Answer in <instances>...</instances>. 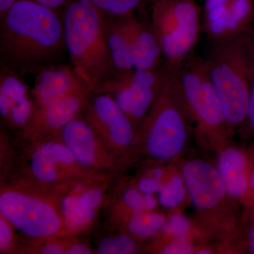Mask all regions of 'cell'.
<instances>
[{
	"instance_id": "cell-1",
	"label": "cell",
	"mask_w": 254,
	"mask_h": 254,
	"mask_svg": "<svg viewBox=\"0 0 254 254\" xmlns=\"http://www.w3.org/2000/svg\"><path fill=\"white\" fill-rule=\"evenodd\" d=\"M66 51L63 16L33 0H17L0 16V64L20 76L59 64Z\"/></svg>"
},
{
	"instance_id": "cell-2",
	"label": "cell",
	"mask_w": 254,
	"mask_h": 254,
	"mask_svg": "<svg viewBox=\"0 0 254 254\" xmlns=\"http://www.w3.org/2000/svg\"><path fill=\"white\" fill-rule=\"evenodd\" d=\"M66 51L92 93L117 76L104 16L89 0H69L63 9Z\"/></svg>"
},
{
	"instance_id": "cell-3",
	"label": "cell",
	"mask_w": 254,
	"mask_h": 254,
	"mask_svg": "<svg viewBox=\"0 0 254 254\" xmlns=\"http://www.w3.org/2000/svg\"><path fill=\"white\" fill-rule=\"evenodd\" d=\"M204 59L229 128L242 127L247 118L254 63L251 33L210 42Z\"/></svg>"
},
{
	"instance_id": "cell-4",
	"label": "cell",
	"mask_w": 254,
	"mask_h": 254,
	"mask_svg": "<svg viewBox=\"0 0 254 254\" xmlns=\"http://www.w3.org/2000/svg\"><path fill=\"white\" fill-rule=\"evenodd\" d=\"M143 124L146 148L156 160L175 158L183 149L191 119L178 72L164 83Z\"/></svg>"
},
{
	"instance_id": "cell-5",
	"label": "cell",
	"mask_w": 254,
	"mask_h": 254,
	"mask_svg": "<svg viewBox=\"0 0 254 254\" xmlns=\"http://www.w3.org/2000/svg\"><path fill=\"white\" fill-rule=\"evenodd\" d=\"M150 23L158 37L163 64L177 72L192 55L202 30L195 0H153Z\"/></svg>"
},
{
	"instance_id": "cell-6",
	"label": "cell",
	"mask_w": 254,
	"mask_h": 254,
	"mask_svg": "<svg viewBox=\"0 0 254 254\" xmlns=\"http://www.w3.org/2000/svg\"><path fill=\"white\" fill-rule=\"evenodd\" d=\"M178 75L190 117L200 131L220 135L230 130L204 58L192 55Z\"/></svg>"
},
{
	"instance_id": "cell-7",
	"label": "cell",
	"mask_w": 254,
	"mask_h": 254,
	"mask_svg": "<svg viewBox=\"0 0 254 254\" xmlns=\"http://www.w3.org/2000/svg\"><path fill=\"white\" fill-rule=\"evenodd\" d=\"M175 73L163 64L152 69L119 75L100 85L93 93L111 95L134 125L145 120L164 83Z\"/></svg>"
},
{
	"instance_id": "cell-8",
	"label": "cell",
	"mask_w": 254,
	"mask_h": 254,
	"mask_svg": "<svg viewBox=\"0 0 254 254\" xmlns=\"http://www.w3.org/2000/svg\"><path fill=\"white\" fill-rule=\"evenodd\" d=\"M0 211L18 230L35 238L54 236L63 227L62 215L53 205L16 190L1 193Z\"/></svg>"
},
{
	"instance_id": "cell-9",
	"label": "cell",
	"mask_w": 254,
	"mask_h": 254,
	"mask_svg": "<svg viewBox=\"0 0 254 254\" xmlns=\"http://www.w3.org/2000/svg\"><path fill=\"white\" fill-rule=\"evenodd\" d=\"M87 102L86 121L98 136L118 148L131 144L134 138V127L111 95L95 93Z\"/></svg>"
},
{
	"instance_id": "cell-10",
	"label": "cell",
	"mask_w": 254,
	"mask_h": 254,
	"mask_svg": "<svg viewBox=\"0 0 254 254\" xmlns=\"http://www.w3.org/2000/svg\"><path fill=\"white\" fill-rule=\"evenodd\" d=\"M181 175L190 200L197 208H215L227 194L218 170L207 162L190 160L182 167Z\"/></svg>"
},
{
	"instance_id": "cell-11",
	"label": "cell",
	"mask_w": 254,
	"mask_h": 254,
	"mask_svg": "<svg viewBox=\"0 0 254 254\" xmlns=\"http://www.w3.org/2000/svg\"><path fill=\"white\" fill-rule=\"evenodd\" d=\"M81 168L67 147L60 142L48 141L39 145L31 158L33 175L46 183L78 176Z\"/></svg>"
},
{
	"instance_id": "cell-12",
	"label": "cell",
	"mask_w": 254,
	"mask_h": 254,
	"mask_svg": "<svg viewBox=\"0 0 254 254\" xmlns=\"http://www.w3.org/2000/svg\"><path fill=\"white\" fill-rule=\"evenodd\" d=\"M83 92L92 93L72 66L59 64L45 68L36 74L32 95L38 107Z\"/></svg>"
},
{
	"instance_id": "cell-13",
	"label": "cell",
	"mask_w": 254,
	"mask_h": 254,
	"mask_svg": "<svg viewBox=\"0 0 254 254\" xmlns=\"http://www.w3.org/2000/svg\"><path fill=\"white\" fill-rule=\"evenodd\" d=\"M91 92L68 95L49 104L37 107L26 126L30 134L43 135L62 129L86 108Z\"/></svg>"
},
{
	"instance_id": "cell-14",
	"label": "cell",
	"mask_w": 254,
	"mask_h": 254,
	"mask_svg": "<svg viewBox=\"0 0 254 254\" xmlns=\"http://www.w3.org/2000/svg\"><path fill=\"white\" fill-rule=\"evenodd\" d=\"M61 135L63 143L82 167L95 168L107 163L100 137L86 120L73 119L61 130Z\"/></svg>"
},
{
	"instance_id": "cell-15",
	"label": "cell",
	"mask_w": 254,
	"mask_h": 254,
	"mask_svg": "<svg viewBox=\"0 0 254 254\" xmlns=\"http://www.w3.org/2000/svg\"><path fill=\"white\" fill-rule=\"evenodd\" d=\"M18 73L1 68L0 113L15 127H26L34 108L28 97V88Z\"/></svg>"
},
{
	"instance_id": "cell-16",
	"label": "cell",
	"mask_w": 254,
	"mask_h": 254,
	"mask_svg": "<svg viewBox=\"0 0 254 254\" xmlns=\"http://www.w3.org/2000/svg\"><path fill=\"white\" fill-rule=\"evenodd\" d=\"M130 46L134 71L152 69L163 64L161 46L150 23L128 16Z\"/></svg>"
},
{
	"instance_id": "cell-17",
	"label": "cell",
	"mask_w": 254,
	"mask_h": 254,
	"mask_svg": "<svg viewBox=\"0 0 254 254\" xmlns=\"http://www.w3.org/2000/svg\"><path fill=\"white\" fill-rule=\"evenodd\" d=\"M220 6V18L206 34L210 42L236 38L252 31L254 0H228Z\"/></svg>"
},
{
	"instance_id": "cell-18",
	"label": "cell",
	"mask_w": 254,
	"mask_h": 254,
	"mask_svg": "<svg viewBox=\"0 0 254 254\" xmlns=\"http://www.w3.org/2000/svg\"><path fill=\"white\" fill-rule=\"evenodd\" d=\"M103 190L99 187L73 191L60 202L62 218L66 226L78 230L91 222L103 200Z\"/></svg>"
},
{
	"instance_id": "cell-19",
	"label": "cell",
	"mask_w": 254,
	"mask_h": 254,
	"mask_svg": "<svg viewBox=\"0 0 254 254\" xmlns=\"http://www.w3.org/2000/svg\"><path fill=\"white\" fill-rule=\"evenodd\" d=\"M216 168L227 194L239 198L247 193L250 186L247 175L248 159L242 150L232 147L222 150L219 155Z\"/></svg>"
},
{
	"instance_id": "cell-20",
	"label": "cell",
	"mask_w": 254,
	"mask_h": 254,
	"mask_svg": "<svg viewBox=\"0 0 254 254\" xmlns=\"http://www.w3.org/2000/svg\"><path fill=\"white\" fill-rule=\"evenodd\" d=\"M166 218L161 214L136 212L128 222V229L132 235L140 238H148L162 230Z\"/></svg>"
},
{
	"instance_id": "cell-21",
	"label": "cell",
	"mask_w": 254,
	"mask_h": 254,
	"mask_svg": "<svg viewBox=\"0 0 254 254\" xmlns=\"http://www.w3.org/2000/svg\"><path fill=\"white\" fill-rule=\"evenodd\" d=\"M105 19L115 20L134 14L146 0H89Z\"/></svg>"
},
{
	"instance_id": "cell-22",
	"label": "cell",
	"mask_w": 254,
	"mask_h": 254,
	"mask_svg": "<svg viewBox=\"0 0 254 254\" xmlns=\"http://www.w3.org/2000/svg\"><path fill=\"white\" fill-rule=\"evenodd\" d=\"M158 200L164 208L171 209L179 206L186 198V185L182 175H175L163 184L158 192Z\"/></svg>"
},
{
	"instance_id": "cell-23",
	"label": "cell",
	"mask_w": 254,
	"mask_h": 254,
	"mask_svg": "<svg viewBox=\"0 0 254 254\" xmlns=\"http://www.w3.org/2000/svg\"><path fill=\"white\" fill-rule=\"evenodd\" d=\"M125 204L133 213L152 211L158 205V198L153 194L142 193L138 189L128 188L123 195Z\"/></svg>"
},
{
	"instance_id": "cell-24",
	"label": "cell",
	"mask_w": 254,
	"mask_h": 254,
	"mask_svg": "<svg viewBox=\"0 0 254 254\" xmlns=\"http://www.w3.org/2000/svg\"><path fill=\"white\" fill-rule=\"evenodd\" d=\"M137 247L134 241L127 235L107 237L100 242L98 253L100 254H135Z\"/></svg>"
},
{
	"instance_id": "cell-25",
	"label": "cell",
	"mask_w": 254,
	"mask_h": 254,
	"mask_svg": "<svg viewBox=\"0 0 254 254\" xmlns=\"http://www.w3.org/2000/svg\"><path fill=\"white\" fill-rule=\"evenodd\" d=\"M190 223L189 219L180 213H174L166 220L162 229L164 233L175 238H185L190 231Z\"/></svg>"
},
{
	"instance_id": "cell-26",
	"label": "cell",
	"mask_w": 254,
	"mask_h": 254,
	"mask_svg": "<svg viewBox=\"0 0 254 254\" xmlns=\"http://www.w3.org/2000/svg\"><path fill=\"white\" fill-rule=\"evenodd\" d=\"M191 245L185 238H178L167 245L162 253L164 254H188L193 252Z\"/></svg>"
},
{
	"instance_id": "cell-27",
	"label": "cell",
	"mask_w": 254,
	"mask_h": 254,
	"mask_svg": "<svg viewBox=\"0 0 254 254\" xmlns=\"http://www.w3.org/2000/svg\"><path fill=\"white\" fill-rule=\"evenodd\" d=\"M163 184L162 181L153 176L145 177L138 181L137 189L142 193L154 195L161 190Z\"/></svg>"
},
{
	"instance_id": "cell-28",
	"label": "cell",
	"mask_w": 254,
	"mask_h": 254,
	"mask_svg": "<svg viewBox=\"0 0 254 254\" xmlns=\"http://www.w3.org/2000/svg\"><path fill=\"white\" fill-rule=\"evenodd\" d=\"M243 125L248 127L249 129L254 134V63L252 66V76H251L250 97L248 110H247V118Z\"/></svg>"
},
{
	"instance_id": "cell-29",
	"label": "cell",
	"mask_w": 254,
	"mask_h": 254,
	"mask_svg": "<svg viewBox=\"0 0 254 254\" xmlns=\"http://www.w3.org/2000/svg\"><path fill=\"white\" fill-rule=\"evenodd\" d=\"M8 220L1 217L0 219V249L4 251L9 248L12 242V230Z\"/></svg>"
},
{
	"instance_id": "cell-30",
	"label": "cell",
	"mask_w": 254,
	"mask_h": 254,
	"mask_svg": "<svg viewBox=\"0 0 254 254\" xmlns=\"http://www.w3.org/2000/svg\"><path fill=\"white\" fill-rule=\"evenodd\" d=\"M66 250L58 243H50L45 245L41 249V253L43 254H66Z\"/></svg>"
},
{
	"instance_id": "cell-31",
	"label": "cell",
	"mask_w": 254,
	"mask_h": 254,
	"mask_svg": "<svg viewBox=\"0 0 254 254\" xmlns=\"http://www.w3.org/2000/svg\"><path fill=\"white\" fill-rule=\"evenodd\" d=\"M33 1L46 5L48 7L57 10V11H60V9H63L65 5L69 0H33Z\"/></svg>"
},
{
	"instance_id": "cell-32",
	"label": "cell",
	"mask_w": 254,
	"mask_h": 254,
	"mask_svg": "<svg viewBox=\"0 0 254 254\" xmlns=\"http://www.w3.org/2000/svg\"><path fill=\"white\" fill-rule=\"evenodd\" d=\"M91 250L87 246L82 244H76L70 246L66 249V254H91Z\"/></svg>"
},
{
	"instance_id": "cell-33",
	"label": "cell",
	"mask_w": 254,
	"mask_h": 254,
	"mask_svg": "<svg viewBox=\"0 0 254 254\" xmlns=\"http://www.w3.org/2000/svg\"><path fill=\"white\" fill-rule=\"evenodd\" d=\"M17 0H0V16L6 12Z\"/></svg>"
},
{
	"instance_id": "cell-34",
	"label": "cell",
	"mask_w": 254,
	"mask_h": 254,
	"mask_svg": "<svg viewBox=\"0 0 254 254\" xmlns=\"http://www.w3.org/2000/svg\"><path fill=\"white\" fill-rule=\"evenodd\" d=\"M164 174H165V172H164L163 168H155L154 170L152 171L151 176L155 177L157 180L162 181L164 177Z\"/></svg>"
},
{
	"instance_id": "cell-35",
	"label": "cell",
	"mask_w": 254,
	"mask_h": 254,
	"mask_svg": "<svg viewBox=\"0 0 254 254\" xmlns=\"http://www.w3.org/2000/svg\"><path fill=\"white\" fill-rule=\"evenodd\" d=\"M250 248L252 253L254 254V227L250 233Z\"/></svg>"
},
{
	"instance_id": "cell-36",
	"label": "cell",
	"mask_w": 254,
	"mask_h": 254,
	"mask_svg": "<svg viewBox=\"0 0 254 254\" xmlns=\"http://www.w3.org/2000/svg\"><path fill=\"white\" fill-rule=\"evenodd\" d=\"M250 185L252 189L254 190V168L252 170V173H251L250 177Z\"/></svg>"
},
{
	"instance_id": "cell-37",
	"label": "cell",
	"mask_w": 254,
	"mask_h": 254,
	"mask_svg": "<svg viewBox=\"0 0 254 254\" xmlns=\"http://www.w3.org/2000/svg\"><path fill=\"white\" fill-rule=\"evenodd\" d=\"M197 254H212V252H210V251H209L208 250H201L198 251V252H197Z\"/></svg>"
},
{
	"instance_id": "cell-38",
	"label": "cell",
	"mask_w": 254,
	"mask_h": 254,
	"mask_svg": "<svg viewBox=\"0 0 254 254\" xmlns=\"http://www.w3.org/2000/svg\"><path fill=\"white\" fill-rule=\"evenodd\" d=\"M251 35H252V40H253L254 46V27L253 28V30H252V31L251 32Z\"/></svg>"
}]
</instances>
